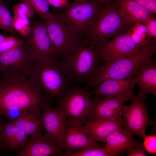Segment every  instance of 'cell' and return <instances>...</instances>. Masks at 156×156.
<instances>
[{"instance_id":"6da1fadb","label":"cell","mask_w":156,"mask_h":156,"mask_svg":"<svg viewBox=\"0 0 156 156\" xmlns=\"http://www.w3.org/2000/svg\"><path fill=\"white\" fill-rule=\"evenodd\" d=\"M48 102L39 88L29 78L0 76V116L10 118L12 113L40 107Z\"/></svg>"},{"instance_id":"7a4b0ae2","label":"cell","mask_w":156,"mask_h":156,"mask_svg":"<svg viewBox=\"0 0 156 156\" xmlns=\"http://www.w3.org/2000/svg\"><path fill=\"white\" fill-rule=\"evenodd\" d=\"M156 51V40H151L138 52L116 60L104 62L96 69L92 76L84 84L88 90L109 79H132L144 63L152 57Z\"/></svg>"},{"instance_id":"3957f363","label":"cell","mask_w":156,"mask_h":156,"mask_svg":"<svg viewBox=\"0 0 156 156\" xmlns=\"http://www.w3.org/2000/svg\"><path fill=\"white\" fill-rule=\"evenodd\" d=\"M30 79L49 104L57 103L73 86L65 67L56 59L36 62Z\"/></svg>"},{"instance_id":"277c9868","label":"cell","mask_w":156,"mask_h":156,"mask_svg":"<svg viewBox=\"0 0 156 156\" xmlns=\"http://www.w3.org/2000/svg\"><path fill=\"white\" fill-rule=\"evenodd\" d=\"M66 69L73 86L84 85L103 61L96 47L83 38L57 59Z\"/></svg>"},{"instance_id":"5b68a950","label":"cell","mask_w":156,"mask_h":156,"mask_svg":"<svg viewBox=\"0 0 156 156\" xmlns=\"http://www.w3.org/2000/svg\"><path fill=\"white\" fill-rule=\"evenodd\" d=\"M130 26L124 22L115 7L110 2H107L96 13L87 27L83 38L97 47L125 31Z\"/></svg>"},{"instance_id":"8992f818","label":"cell","mask_w":156,"mask_h":156,"mask_svg":"<svg viewBox=\"0 0 156 156\" xmlns=\"http://www.w3.org/2000/svg\"><path fill=\"white\" fill-rule=\"evenodd\" d=\"M104 3L96 1H74L67 7L54 9V17L84 36L91 20Z\"/></svg>"},{"instance_id":"52a82bcc","label":"cell","mask_w":156,"mask_h":156,"mask_svg":"<svg viewBox=\"0 0 156 156\" xmlns=\"http://www.w3.org/2000/svg\"><path fill=\"white\" fill-rule=\"evenodd\" d=\"M146 99V95H134L130 98V104L124 105L123 108L124 130L131 135L137 136L140 139L145 136L149 126L155 124L149 116Z\"/></svg>"},{"instance_id":"ba28073f","label":"cell","mask_w":156,"mask_h":156,"mask_svg":"<svg viewBox=\"0 0 156 156\" xmlns=\"http://www.w3.org/2000/svg\"><path fill=\"white\" fill-rule=\"evenodd\" d=\"M91 96L83 88L73 86L57 103L56 108L69 120L83 125L91 109Z\"/></svg>"},{"instance_id":"9c48e42d","label":"cell","mask_w":156,"mask_h":156,"mask_svg":"<svg viewBox=\"0 0 156 156\" xmlns=\"http://www.w3.org/2000/svg\"><path fill=\"white\" fill-rule=\"evenodd\" d=\"M44 23L55 52V59L64 55L83 38L81 34L68 27L53 15L44 20Z\"/></svg>"},{"instance_id":"30bf717a","label":"cell","mask_w":156,"mask_h":156,"mask_svg":"<svg viewBox=\"0 0 156 156\" xmlns=\"http://www.w3.org/2000/svg\"><path fill=\"white\" fill-rule=\"evenodd\" d=\"M36 63L21 45L0 54V75L30 78Z\"/></svg>"},{"instance_id":"8fae6325","label":"cell","mask_w":156,"mask_h":156,"mask_svg":"<svg viewBox=\"0 0 156 156\" xmlns=\"http://www.w3.org/2000/svg\"><path fill=\"white\" fill-rule=\"evenodd\" d=\"M23 38V46L36 62L55 59L44 22L33 23L29 35Z\"/></svg>"},{"instance_id":"7c38bea8","label":"cell","mask_w":156,"mask_h":156,"mask_svg":"<svg viewBox=\"0 0 156 156\" xmlns=\"http://www.w3.org/2000/svg\"><path fill=\"white\" fill-rule=\"evenodd\" d=\"M96 47L104 62L114 61L128 57L142 48L134 43L126 31Z\"/></svg>"},{"instance_id":"4fadbf2b","label":"cell","mask_w":156,"mask_h":156,"mask_svg":"<svg viewBox=\"0 0 156 156\" xmlns=\"http://www.w3.org/2000/svg\"><path fill=\"white\" fill-rule=\"evenodd\" d=\"M131 98L127 96L103 99L94 96L91 98V109L86 118L87 120L99 118L123 121V107Z\"/></svg>"},{"instance_id":"5bb4252c","label":"cell","mask_w":156,"mask_h":156,"mask_svg":"<svg viewBox=\"0 0 156 156\" xmlns=\"http://www.w3.org/2000/svg\"><path fill=\"white\" fill-rule=\"evenodd\" d=\"M101 146L97 141L86 134L83 125L66 119L59 146L62 151L68 153L84 148Z\"/></svg>"},{"instance_id":"9a60e30c","label":"cell","mask_w":156,"mask_h":156,"mask_svg":"<svg viewBox=\"0 0 156 156\" xmlns=\"http://www.w3.org/2000/svg\"><path fill=\"white\" fill-rule=\"evenodd\" d=\"M40 108L43 126L46 131L43 135L59 146L66 118L63 113L52 107L48 102L41 104Z\"/></svg>"},{"instance_id":"2e32d148","label":"cell","mask_w":156,"mask_h":156,"mask_svg":"<svg viewBox=\"0 0 156 156\" xmlns=\"http://www.w3.org/2000/svg\"><path fill=\"white\" fill-rule=\"evenodd\" d=\"M133 79H112L105 81L89 91L91 95L99 98H114L134 94Z\"/></svg>"},{"instance_id":"e0dca14e","label":"cell","mask_w":156,"mask_h":156,"mask_svg":"<svg viewBox=\"0 0 156 156\" xmlns=\"http://www.w3.org/2000/svg\"><path fill=\"white\" fill-rule=\"evenodd\" d=\"M60 147L43 134L31 135L16 152V156H57L63 153Z\"/></svg>"},{"instance_id":"ac0fdd59","label":"cell","mask_w":156,"mask_h":156,"mask_svg":"<svg viewBox=\"0 0 156 156\" xmlns=\"http://www.w3.org/2000/svg\"><path fill=\"white\" fill-rule=\"evenodd\" d=\"M110 2L116 8L124 22L129 26L138 23H143L154 16L132 0H111Z\"/></svg>"},{"instance_id":"d6986e66","label":"cell","mask_w":156,"mask_h":156,"mask_svg":"<svg viewBox=\"0 0 156 156\" xmlns=\"http://www.w3.org/2000/svg\"><path fill=\"white\" fill-rule=\"evenodd\" d=\"M124 121L96 118L87 120L83 125L84 131L91 140L103 142L104 140L114 131L123 127Z\"/></svg>"},{"instance_id":"ffe728a7","label":"cell","mask_w":156,"mask_h":156,"mask_svg":"<svg viewBox=\"0 0 156 156\" xmlns=\"http://www.w3.org/2000/svg\"><path fill=\"white\" fill-rule=\"evenodd\" d=\"M133 78L139 88V95L156 96V62L152 57L144 63Z\"/></svg>"},{"instance_id":"44dd1931","label":"cell","mask_w":156,"mask_h":156,"mask_svg":"<svg viewBox=\"0 0 156 156\" xmlns=\"http://www.w3.org/2000/svg\"><path fill=\"white\" fill-rule=\"evenodd\" d=\"M11 122L28 135L43 134L44 129L40 107L23 111Z\"/></svg>"},{"instance_id":"7402d4cb","label":"cell","mask_w":156,"mask_h":156,"mask_svg":"<svg viewBox=\"0 0 156 156\" xmlns=\"http://www.w3.org/2000/svg\"><path fill=\"white\" fill-rule=\"evenodd\" d=\"M29 135L10 122L3 123L0 135L2 147L17 152L25 144Z\"/></svg>"},{"instance_id":"603a6c76","label":"cell","mask_w":156,"mask_h":156,"mask_svg":"<svg viewBox=\"0 0 156 156\" xmlns=\"http://www.w3.org/2000/svg\"><path fill=\"white\" fill-rule=\"evenodd\" d=\"M133 136L127 133L123 127L114 131L103 141L104 147L111 156H117L126 151L136 142Z\"/></svg>"},{"instance_id":"cb8c5ba5","label":"cell","mask_w":156,"mask_h":156,"mask_svg":"<svg viewBox=\"0 0 156 156\" xmlns=\"http://www.w3.org/2000/svg\"><path fill=\"white\" fill-rule=\"evenodd\" d=\"M126 31L134 43L141 48L151 40L148 39L146 27L143 23H138L130 26Z\"/></svg>"},{"instance_id":"d4e9b609","label":"cell","mask_w":156,"mask_h":156,"mask_svg":"<svg viewBox=\"0 0 156 156\" xmlns=\"http://www.w3.org/2000/svg\"><path fill=\"white\" fill-rule=\"evenodd\" d=\"M0 29L15 34L12 17L8 7L3 0H0Z\"/></svg>"},{"instance_id":"484cf974","label":"cell","mask_w":156,"mask_h":156,"mask_svg":"<svg viewBox=\"0 0 156 156\" xmlns=\"http://www.w3.org/2000/svg\"><path fill=\"white\" fill-rule=\"evenodd\" d=\"M57 156H111L104 146L84 148L70 153L63 152Z\"/></svg>"},{"instance_id":"4316f807","label":"cell","mask_w":156,"mask_h":156,"mask_svg":"<svg viewBox=\"0 0 156 156\" xmlns=\"http://www.w3.org/2000/svg\"><path fill=\"white\" fill-rule=\"evenodd\" d=\"M29 5L41 18L44 20L53 14L49 10V4L47 0H18Z\"/></svg>"},{"instance_id":"83f0119b","label":"cell","mask_w":156,"mask_h":156,"mask_svg":"<svg viewBox=\"0 0 156 156\" xmlns=\"http://www.w3.org/2000/svg\"><path fill=\"white\" fill-rule=\"evenodd\" d=\"M13 16L19 18L29 19L33 17L35 13L33 8L28 4L20 2L12 8Z\"/></svg>"},{"instance_id":"f1b7e54d","label":"cell","mask_w":156,"mask_h":156,"mask_svg":"<svg viewBox=\"0 0 156 156\" xmlns=\"http://www.w3.org/2000/svg\"><path fill=\"white\" fill-rule=\"evenodd\" d=\"M12 20L13 27L15 31L23 37L29 35L31 25L29 19L22 18L13 16Z\"/></svg>"},{"instance_id":"f546056e","label":"cell","mask_w":156,"mask_h":156,"mask_svg":"<svg viewBox=\"0 0 156 156\" xmlns=\"http://www.w3.org/2000/svg\"><path fill=\"white\" fill-rule=\"evenodd\" d=\"M23 39L12 36L5 37L0 44V54L23 45Z\"/></svg>"},{"instance_id":"4dcf8cb0","label":"cell","mask_w":156,"mask_h":156,"mask_svg":"<svg viewBox=\"0 0 156 156\" xmlns=\"http://www.w3.org/2000/svg\"><path fill=\"white\" fill-rule=\"evenodd\" d=\"M143 139L144 141L143 144L144 150L149 154H156V135H146Z\"/></svg>"},{"instance_id":"1f68e13d","label":"cell","mask_w":156,"mask_h":156,"mask_svg":"<svg viewBox=\"0 0 156 156\" xmlns=\"http://www.w3.org/2000/svg\"><path fill=\"white\" fill-rule=\"evenodd\" d=\"M143 24L147 31L149 40L156 38V19L153 16L146 20Z\"/></svg>"},{"instance_id":"d6a6232c","label":"cell","mask_w":156,"mask_h":156,"mask_svg":"<svg viewBox=\"0 0 156 156\" xmlns=\"http://www.w3.org/2000/svg\"><path fill=\"white\" fill-rule=\"evenodd\" d=\"M128 156H146L143 143L136 141L127 150Z\"/></svg>"},{"instance_id":"836d02e7","label":"cell","mask_w":156,"mask_h":156,"mask_svg":"<svg viewBox=\"0 0 156 156\" xmlns=\"http://www.w3.org/2000/svg\"><path fill=\"white\" fill-rule=\"evenodd\" d=\"M153 14L156 13V0H132Z\"/></svg>"},{"instance_id":"e575fe53","label":"cell","mask_w":156,"mask_h":156,"mask_svg":"<svg viewBox=\"0 0 156 156\" xmlns=\"http://www.w3.org/2000/svg\"><path fill=\"white\" fill-rule=\"evenodd\" d=\"M49 5L56 9H62L68 6L70 4L69 0H47Z\"/></svg>"},{"instance_id":"d590c367","label":"cell","mask_w":156,"mask_h":156,"mask_svg":"<svg viewBox=\"0 0 156 156\" xmlns=\"http://www.w3.org/2000/svg\"><path fill=\"white\" fill-rule=\"evenodd\" d=\"M96 1L101 2L103 3H105L107 2H110L111 0H73V1Z\"/></svg>"},{"instance_id":"8d00e7d4","label":"cell","mask_w":156,"mask_h":156,"mask_svg":"<svg viewBox=\"0 0 156 156\" xmlns=\"http://www.w3.org/2000/svg\"><path fill=\"white\" fill-rule=\"evenodd\" d=\"M1 118V116H0V149L2 147L0 139V135L2 127L4 123L2 122Z\"/></svg>"},{"instance_id":"74e56055","label":"cell","mask_w":156,"mask_h":156,"mask_svg":"<svg viewBox=\"0 0 156 156\" xmlns=\"http://www.w3.org/2000/svg\"><path fill=\"white\" fill-rule=\"evenodd\" d=\"M5 37L0 34V44L4 39Z\"/></svg>"}]
</instances>
